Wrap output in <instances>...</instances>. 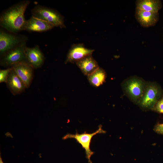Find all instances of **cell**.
Returning <instances> with one entry per match:
<instances>
[{"instance_id": "cell-10", "label": "cell", "mask_w": 163, "mask_h": 163, "mask_svg": "<svg viewBox=\"0 0 163 163\" xmlns=\"http://www.w3.org/2000/svg\"><path fill=\"white\" fill-rule=\"evenodd\" d=\"M25 53L29 63L34 69L39 68L42 66L44 61L45 57L38 45L32 48L27 46Z\"/></svg>"}, {"instance_id": "cell-12", "label": "cell", "mask_w": 163, "mask_h": 163, "mask_svg": "<svg viewBox=\"0 0 163 163\" xmlns=\"http://www.w3.org/2000/svg\"><path fill=\"white\" fill-rule=\"evenodd\" d=\"M54 27L51 24L32 16L26 20L23 30L41 32L50 30Z\"/></svg>"}, {"instance_id": "cell-16", "label": "cell", "mask_w": 163, "mask_h": 163, "mask_svg": "<svg viewBox=\"0 0 163 163\" xmlns=\"http://www.w3.org/2000/svg\"><path fill=\"white\" fill-rule=\"evenodd\" d=\"M106 75L105 71L99 67L90 75L88 76V81L93 86L98 87L105 82Z\"/></svg>"}, {"instance_id": "cell-15", "label": "cell", "mask_w": 163, "mask_h": 163, "mask_svg": "<svg viewBox=\"0 0 163 163\" xmlns=\"http://www.w3.org/2000/svg\"><path fill=\"white\" fill-rule=\"evenodd\" d=\"M136 8L144 11L157 13L162 7L159 0H138L136 2Z\"/></svg>"}, {"instance_id": "cell-9", "label": "cell", "mask_w": 163, "mask_h": 163, "mask_svg": "<svg viewBox=\"0 0 163 163\" xmlns=\"http://www.w3.org/2000/svg\"><path fill=\"white\" fill-rule=\"evenodd\" d=\"M11 67L24 83L26 88H28L33 79L34 68L27 63H18Z\"/></svg>"}, {"instance_id": "cell-20", "label": "cell", "mask_w": 163, "mask_h": 163, "mask_svg": "<svg viewBox=\"0 0 163 163\" xmlns=\"http://www.w3.org/2000/svg\"><path fill=\"white\" fill-rule=\"evenodd\" d=\"M0 163H3L1 157H0Z\"/></svg>"}, {"instance_id": "cell-13", "label": "cell", "mask_w": 163, "mask_h": 163, "mask_svg": "<svg viewBox=\"0 0 163 163\" xmlns=\"http://www.w3.org/2000/svg\"><path fill=\"white\" fill-rule=\"evenodd\" d=\"M6 84L8 89L14 95L21 93L27 88L13 68L10 73Z\"/></svg>"}, {"instance_id": "cell-18", "label": "cell", "mask_w": 163, "mask_h": 163, "mask_svg": "<svg viewBox=\"0 0 163 163\" xmlns=\"http://www.w3.org/2000/svg\"><path fill=\"white\" fill-rule=\"evenodd\" d=\"M152 110L158 113H163V97L158 101Z\"/></svg>"}, {"instance_id": "cell-11", "label": "cell", "mask_w": 163, "mask_h": 163, "mask_svg": "<svg viewBox=\"0 0 163 163\" xmlns=\"http://www.w3.org/2000/svg\"><path fill=\"white\" fill-rule=\"evenodd\" d=\"M135 17L137 21L144 27L154 26L159 18L158 12L145 11L136 8Z\"/></svg>"}, {"instance_id": "cell-8", "label": "cell", "mask_w": 163, "mask_h": 163, "mask_svg": "<svg viewBox=\"0 0 163 163\" xmlns=\"http://www.w3.org/2000/svg\"><path fill=\"white\" fill-rule=\"evenodd\" d=\"M94 51L86 48L82 43L73 44L68 52L65 63H75L87 56L91 55Z\"/></svg>"}, {"instance_id": "cell-1", "label": "cell", "mask_w": 163, "mask_h": 163, "mask_svg": "<svg viewBox=\"0 0 163 163\" xmlns=\"http://www.w3.org/2000/svg\"><path fill=\"white\" fill-rule=\"evenodd\" d=\"M30 3L29 0H23L4 11L0 15V26L12 33L16 34L23 30L26 20L24 12Z\"/></svg>"}, {"instance_id": "cell-5", "label": "cell", "mask_w": 163, "mask_h": 163, "mask_svg": "<svg viewBox=\"0 0 163 163\" xmlns=\"http://www.w3.org/2000/svg\"><path fill=\"white\" fill-rule=\"evenodd\" d=\"M162 91L156 84H147L143 94L138 103L143 108L152 109L161 97Z\"/></svg>"}, {"instance_id": "cell-4", "label": "cell", "mask_w": 163, "mask_h": 163, "mask_svg": "<svg viewBox=\"0 0 163 163\" xmlns=\"http://www.w3.org/2000/svg\"><path fill=\"white\" fill-rule=\"evenodd\" d=\"M26 36L8 33L2 29L0 30V56L5 53L22 42L27 41Z\"/></svg>"}, {"instance_id": "cell-17", "label": "cell", "mask_w": 163, "mask_h": 163, "mask_svg": "<svg viewBox=\"0 0 163 163\" xmlns=\"http://www.w3.org/2000/svg\"><path fill=\"white\" fill-rule=\"evenodd\" d=\"M12 67H9L5 69L0 70V82L6 83Z\"/></svg>"}, {"instance_id": "cell-6", "label": "cell", "mask_w": 163, "mask_h": 163, "mask_svg": "<svg viewBox=\"0 0 163 163\" xmlns=\"http://www.w3.org/2000/svg\"><path fill=\"white\" fill-rule=\"evenodd\" d=\"M105 131L102 129L101 125H100L98 129L95 132L92 133H87L84 132L79 134L76 133L75 134L68 133L62 138V139H68L73 138L75 139L76 141L80 144L85 151L86 158L89 163H92L90 158L94 154V152L90 149V145L91 139L93 136L97 134L104 133Z\"/></svg>"}, {"instance_id": "cell-14", "label": "cell", "mask_w": 163, "mask_h": 163, "mask_svg": "<svg viewBox=\"0 0 163 163\" xmlns=\"http://www.w3.org/2000/svg\"><path fill=\"white\" fill-rule=\"evenodd\" d=\"M75 63L83 74L87 76L99 67L97 62L91 55L87 56Z\"/></svg>"}, {"instance_id": "cell-3", "label": "cell", "mask_w": 163, "mask_h": 163, "mask_svg": "<svg viewBox=\"0 0 163 163\" xmlns=\"http://www.w3.org/2000/svg\"><path fill=\"white\" fill-rule=\"evenodd\" d=\"M27 42H22L0 57V65L8 68L18 63H29L25 53Z\"/></svg>"}, {"instance_id": "cell-7", "label": "cell", "mask_w": 163, "mask_h": 163, "mask_svg": "<svg viewBox=\"0 0 163 163\" xmlns=\"http://www.w3.org/2000/svg\"><path fill=\"white\" fill-rule=\"evenodd\" d=\"M146 84L142 79L134 78L127 80L123 87L130 98L138 103L143 94Z\"/></svg>"}, {"instance_id": "cell-2", "label": "cell", "mask_w": 163, "mask_h": 163, "mask_svg": "<svg viewBox=\"0 0 163 163\" xmlns=\"http://www.w3.org/2000/svg\"><path fill=\"white\" fill-rule=\"evenodd\" d=\"M31 11L32 16L46 21L55 27H65L63 17L53 9L38 5L35 6Z\"/></svg>"}, {"instance_id": "cell-19", "label": "cell", "mask_w": 163, "mask_h": 163, "mask_svg": "<svg viewBox=\"0 0 163 163\" xmlns=\"http://www.w3.org/2000/svg\"><path fill=\"white\" fill-rule=\"evenodd\" d=\"M154 130L159 134H163V123L156 124L154 127Z\"/></svg>"}]
</instances>
